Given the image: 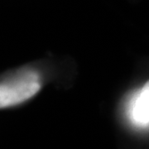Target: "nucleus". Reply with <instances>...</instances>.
<instances>
[{
    "mask_svg": "<svg viewBox=\"0 0 149 149\" xmlns=\"http://www.w3.org/2000/svg\"><path fill=\"white\" fill-rule=\"evenodd\" d=\"M37 74L27 72L3 82L0 87V108L13 106L32 98L41 89Z\"/></svg>",
    "mask_w": 149,
    "mask_h": 149,
    "instance_id": "1",
    "label": "nucleus"
},
{
    "mask_svg": "<svg viewBox=\"0 0 149 149\" xmlns=\"http://www.w3.org/2000/svg\"><path fill=\"white\" fill-rule=\"evenodd\" d=\"M133 116L138 122H149V80L143 87L135 103Z\"/></svg>",
    "mask_w": 149,
    "mask_h": 149,
    "instance_id": "2",
    "label": "nucleus"
}]
</instances>
